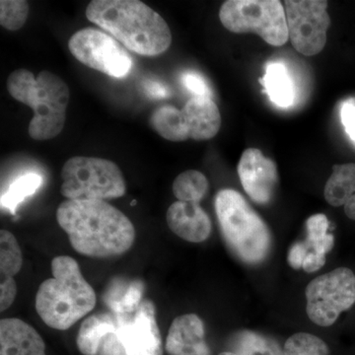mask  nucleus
Returning <instances> with one entry per match:
<instances>
[{
    "label": "nucleus",
    "mask_w": 355,
    "mask_h": 355,
    "mask_svg": "<svg viewBox=\"0 0 355 355\" xmlns=\"http://www.w3.org/2000/svg\"><path fill=\"white\" fill-rule=\"evenodd\" d=\"M7 90L16 101L34 111L29 132L33 139H55L64 130L69 88L60 76L43 70L35 77L29 70L16 69L7 79Z\"/></svg>",
    "instance_id": "obj_4"
},
{
    "label": "nucleus",
    "mask_w": 355,
    "mask_h": 355,
    "mask_svg": "<svg viewBox=\"0 0 355 355\" xmlns=\"http://www.w3.org/2000/svg\"><path fill=\"white\" fill-rule=\"evenodd\" d=\"M85 13L90 22L132 53L156 57L171 46V30L167 22L139 0H93Z\"/></svg>",
    "instance_id": "obj_2"
},
{
    "label": "nucleus",
    "mask_w": 355,
    "mask_h": 355,
    "mask_svg": "<svg viewBox=\"0 0 355 355\" xmlns=\"http://www.w3.org/2000/svg\"><path fill=\"white\" fill-rule=\"evenodd\" d=\"M57 220L72 248L83 256H121L135 243L132 221L106 200H67L58 207Z\"/></svg>",
    "instance_id": "obj_1"
},
{
    "label": "nucleus",
    "mask_w": 355,
    "mask_h": 355,
    "mask_svg": "<svg viewBox=\"0 0 355 355\" xmlns=\"http://www.w3.org/2000/svg\"><path fill=\"white\" fill-rule=\"evenodd\" d=\"M53 277L44 280L36 295V310L46 326L65 331L94 309L97 296L71 257H55Z\"/></svg>",
    "instance_id": "obj_3"
},
{
    "label": "nucleus",
    "mask_w": 355,
    "mask_h": 355,
    "mask_svg": "<svg viewBox=\"0 0 355 355\" xmlns=\"http://www.w3.org/2000/svg\"><path fill=\"white\" fill-rule=\"evenodd\" d=\"M219 355H237V354H233V352H221V354Z\"/></svg>",
    "instance_id": "obj_32"
},
{
    "label": "nucleus",
    "mask_w": 355,
    "mask_h": 355,
    "mask_svg": "<svg viewBox=\"0 0 355 355\" xmlns=\"http://www.w3.org/2000/svg\"><path fill=\"white\" fill-rule=\"evenodd\" d=\"M0 355H46L38 331L16 318L0 322Z\"/></svg>",
    "instance_id": "obj_16"
},
{
    "label": "nucleus",
    "mask_w": 355,
    "mask_h": 355,
    "mask_svg": "<svg viewBox=\"0 0 355 355\" xmlns=\"http://www.w3.org/2000/svg\"><path fill=\"white\" fill-rule=\"evenodd\" d=\"M284 355H329L328 345L321 338L310 334L298 333L286 340Z\"/></svg>",
    "instance_id": "obj_25"
},
{
    "label": "nucleus",
    "mask_w": 355,
    "mask_h": 355,
    "mask_svg": "<svg viewBox=\"0 0 355 355\" xmlns=\"http://www.w3.org/2000/svg\"><path fill=\"white\" fill-rule=\"evenodd\" d=\"M230 347L237 355H284L272 338L252 331H241L231 338Z\"/></svg>",
    "instance_id": "obj_20"
},
{
    "label": "nucleus",
    "mask_w": 355,
    "mask_h": 355,
    "mask_svg": "<svg viewBox=\"0 0 355 355\" xmlns=\"http://www.w3.org/2000/svg\"><path fill=\"white\" fill-rule=\"evenodd\" d=\"M43 184V178L35 173H29L18 178L11 184L8 190L1 197V207L15 214L16 209L26 198L34 195Z\"/></svg>",
    "instance_id": "obj_23"
},
{
    "label": "nucleus",
    "mask_w": 355,
    "mask_h": 355,
    "mask_svg": "<svg viewBox=\"0 0 355 355\" xmlns=\"http://www.w3.org/2000/svg\"><path fill=\"white\" fill-rule=\"evenodd\" d=\"M324 198L333 207H345L349 218L355 220V164L333 166V173L324 187Z\"/></svg>",
    "instance_id": "obj_17"
},
{
    "label": "nucleus",
    "mask_w": 355,
    "mask_h": 355,
    "mask_svg": "<svg viewBox=\"0 0 355 355\" xmlns=\"http://www.w3.org/2000/svg\"><path fill=\"white\" fill-rule=\"evenodd\" d=\"M305 294L311 321L320 327H330L354 305V273L347 268H336L313 279Z\"/></svg>",
    "instance_id": "obj_9"
},
{
    "label": "nucleus",
    "mask_w": 355,
    "mask_h": 355,
    "mask_svg": "<svg viewBox=\"0 0 355 355\" xmlns=\"http://www.w3.org/2000/svg\"><path fill=\"white\" fill-rule=\"evenodd\" d=\"M29 16V3L25 0H1L0 24L8 31H17Z\"/></svg>",
    "instance_id": "obj_26"
},
{
    "label": "nucleus",
    "mask_w": 355,
    "mask_h": 355,
    "mask_svg": "<svg viewBox=\"0 0 355 355\" xmlns=\"http://www.w3.org/2000/svg\"><path fill=\"white\" fill-rule=\"evenodd\" d=\"M144 90L148 97L155 100H162L169 97L170 91L167 86L157 81L147 80L144 83Z\"/></svg>",
    "instance_id": "obj_31"
},
{
    "label": "nucleus",
    "mask_w": 355,
    "mask_h": 355,
    "mask_svg": "<svg viewBox=\"0 0 355 355\" xmlns=\"http://www.w3.org/2000/svg\"><path fill=\"white\" fill-rule=\"evenodd\" d=\"M17 294V284L14 277H0V311L8 309Z\"/></svg>",
    "instance_id": "obj_28"
},
{
    "label": "nucleus",
    "mask_w": 355,
    "mask_h": 355,
    "mask_svg": "<svg viewBox=\"0 0 355 355\" xmlns=\"http://www.w3.org/2000/svg\"><path fill=\"white\" fill-rule=\"evenodd\" d=\"M97 355H127L119 338L118 331L110 334L104 338Z\"/></svg>",
    "instance_id": "obj_29"
},
{
    "label": "nucleus",
    "mask_w": 355,
    "mask_h": 355,
    "mask_svg": "<svg viewBox=\"0 0 355 355\" xmlns=\"http://www.w3.org/2000/svg\"><path fill=\"white\" fill-rule=\"evenodd\" d=\"M181 81L184 87L193 94V97L210 98L211 99L212 92L209 84L197 72H184L181 77Z\"/></svg>",
    "instance_id": "obj_27"
},
{
    "label": "nucleus",
    "mask_w": 355,
    "mask_h": 355,
    "mask_svg": "<svg viewBox=\"0 0 355 355\" xmlns=\"http://www.w3.org/2000/svg\"><path fill=\"white\" fill-rule=\"evenodd\" d=\"M135 205V200H133V202H132V205Z\"/></svg>",
    "instance_id": "obj_33"
},
{
    "label": "nucleus",
    "mask_w": 355,
    "mask_h": 355,
    "mask_svg": "<svg viewBox=\"0 0 355 355\" xmlns=\"http://www.w3.org/2000/svg\"><path fill=\"white\" fill-rule=\"evenodd\" d=\"M209 188V181L202 172L188 170L175 179L172 190L180 202H200L207 196Z\"/></svg>",
    "instance_id": "obj_22"
},
{
    "label": "nucleus",
    "mask_w": 355,
    "mask_h": 355,
    "mask_svg": "<svg viewBox=\"0 0 355 355\" xmlns=\"http://www.w3.org/2000/svg\"><path fill=\"white\" fill-rule=\"evenodd\" d=\"M219 19L228 31L256 33L270 46H284L289 39L286 9L279 0H228Z\"/></svg>",
    "instance_id": "obj_8"
},
{
    "label": "nucleus",
    "mask_w": 355,
    "mask_h": 355,
    "mask_svg": "<svg viewBox=\"0 0 355 355\" xmlns=\"http://www.w3.org/2000/svg\"><path fill=\"white\" fill-rule=\"evenodd\" d=\"M118 336L127 355H163L153 301H142L130 321L119 323Z\"/></svg>",
    "instance_id": "obj_12"
},
{
    "label": "nucleus",
    "mask_w": 355,
    "mask_h": 355,
    "mask_svg": "<svg viewBox=\"0 0 355 355\" xmlns=\"http://www.w3.org/2000/svg\"><path fill=\"white\" fill-rule=\"evenodd\" d=\"M119 323L113 315L100 313L88 317L77 334L76 345L83 355H97L104 338L118 331Z\"/></svg>",
    "instance_id": "obj_18"
},
{
    "label": "nucleus",
    "mask_w": 355,
    "mask_h": 355,
    "mask_svg": "<svg viewBox=\"0 0 355 355\" xmlns=\"http://www.w3.org/2000/svg\"><path fill=\"white\" fill-rule=\"evenodd\" d=\"M216 211L222 236L233 253L250 265L268 258L272 249L270 229L237 191L217 193Z\"/></svg>",
    "instance_id": "obj_5"
},
{
    "label": "nucleus",
    "mask_w": 355,
    "mask_h": 355,
    "mask_svg": "<svg viewBox=\"0 0 355 355\" xmlns=\"http://www.w3.org/2000/svg\"><path fill=\"white\" fill-rule=\"evenodd\" d=\"M261 84L270 101L277 107L288 108L295 101V86L289 70L282 62H268Z\"/></svg>",
    "instance_id": "obj_19"
},
{
    "label": "nucleus",
    "mask_w": 355,
    "mask_h": 355,
    "mask_svg": "<svg viewBox=\"0 0 355 355\" xmlns=\"http://www.w3.org/2000/svg\"><path fill=\"white\" fill-rule=\"evenodd\" d=\"M238 175L245 191L254 202L266 205L272 198L279 176L275 163L260 149L248 148L243 153Z\"/></svg>",
    "instance_id": "obj_13"
},
{
    "label": "nucleus",
    "mask_w": 355,
    "mask_h": 355,
    "mask_svg": "<svg viewBox=\"0 0 355 355\" xmlns=\"http://www.w3.org/2000/svg\"><path fill=\"white\" fill-rule=\"evenodd\" d=\"M329 222L324 214H315L306 221L307 238L302 242L306 253L327 256L335 245L334 235L328 232Z\"/></svg>",
    "instance_id": "obj_21"
},
{
    "label": "nucleus",
    "mask_w": 355,
    "mask_h": 355,
    "mask_svg": "<svg viewBox=\"0 0 355 355\" xmlns=\"http://www.w3.org/2000/svg\"><path fill=\"white\" fill-rule=\"evenodd\" d=\"M165 347L169 355H211L205 324L196 314L181 315L172 322Z\"/></svg>",
    "instance_id": "obj_14"
},
{
    "label": "nucleus",
    "mask_w": 355,
    "mask_h": 355,
    "mask_svg": "<svg viewBox=\"0 0 355 355\" xmlns=\"http://www.w3.org/2000/svg\"><path fill=\"white\" fill-rule=\"evenodd\" d=\"M343 125L345 132L355 144V105L352 102H345L340 112Z\"/></svg>",
    "instance_id": "obj_30"
},
{
    "label": "nucleus",
    "mask_w": 355,
    "mask_h": 355,
    "mask_svg": "<svg viewBox=\"0 0 355 355\" xmlns=\"http://www.w3.org/2000/svg\"><path fill=\"white\" fill-rule=\"evenodd\" d=\"M166 219L170 230L188 242H205L211 233V220L200 202L178 200L170 205Z\"/></svg>",
    "instance_id": "obj_15"
},
{
    "label": "nucleus",
    "mask_w": 355,
    "mask_h": 355,
    "mask_svg": "<svg viewBox=\"0 0 355 355\" xmlns=\"http://www.w3.org/2000/svg\"><path fill=\"white\" fill-rule=\"evenodd\" d=\"M60 193L70 200H106L119 198L127 191L120 167L111 160L76 156L62 169Z\"/></svg>",
    "instance_id": "obj_6"
},
{
    "label": "nucleus",
    "mask_w": 355,
    "mask_h": 355,
    "mask_svg": "<svg viewBox=\"0 0 355 355\" xmlns=\"http://www.w3.org/2000/svg\"><path fill=\"white\" fill-rule=\"evenodd\" d=\"M22 266V253L17 239L7 230L0 231V277H14Z\"/></svg>",
    "instance_id": "obj_24"
},
{
    "label": "nucleus",
    "mask_w": 355,
    "mask_h": 355,
    "mask_svg": "<svg viewBox=\"0 0 355 355\" xmlns=\"http://www.w3.org/2000/svg\"><path fill=\"white\" fill-rule=\"evenodd\" d=\"M328 1L324 0H286L287 30L292 46L307 57L318 55L327 44L331 26Z\"/></svg>",
    "instance_id": "obj_11"
},
{
    "label": "nucleus",
    "mask_w": 355,
    "mask_h": 355,
    "mask_svg": "<svg viewBox=\"0 0 355 355\" xmlns=\"http://www.w3.org/2000/svg\"><path fill=\"white\" fill-rule=\"evenodd\" d=\"M69 49L81 64L106 76L123 78L132 71V58L108 33L92 28L79 30L69 39Z\"/></svg>",
    "instance_id": "obj_10"
},
{
    "label": "nucleus",
    "mask_w": 355,
    "mask_h": 355,
    "mask_svg": "<svg viewBox=\"0 0 355 355\" xmlns=\"http://www.w3.org/2000/svg\"><path fill=\"white\" fill-rule=\"evenodd\" d=\"M149 125L163 139L173 142L214 139L221 127L218 107L210 98L193 97L179 110L171 105L159 107Z\"/></svg>",
    "instance_id": "obj_7"
}]
</instances>
